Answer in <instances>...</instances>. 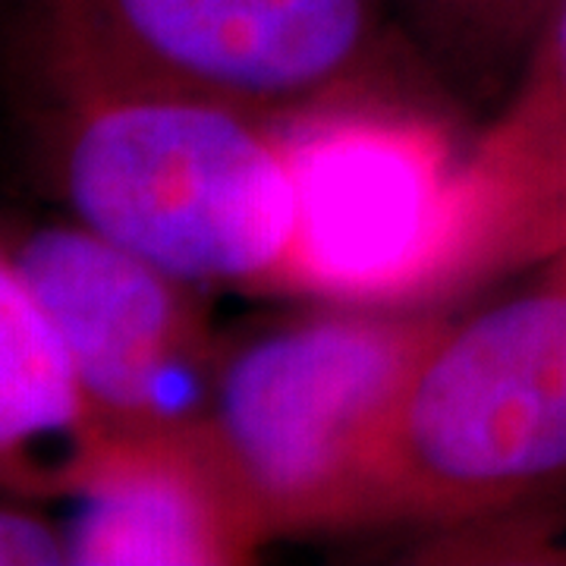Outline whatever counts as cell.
<instances>
[{
  "instance_id": "6da1fadb",
  "label": "cell",
  "mask_w": 566,
  "mask_h": 566,
  "mask_svg": "<svg viewBox=\"0 0 566 566\" xmlns=\"http://www.w3.org/2000/svg\"><path fill=\"white\" fill-rule=\"evenodd\" d=\"M25 120L66 218L199 290L303 296L286 120L20 41Z\"/></svg>"
},
{
  "instance_id": "7a4b0ae2",
  "label": "cell",
  "mask_w": 566,
  "mask_h": 566,
  "mask_svg": "<svg viewBox=\"0 0 566 566\" xmlns=\"http://www.w3.org/2000/svg\"><path fill=\"white\" fill-rule=\"evenodd\" d=\"M566 491V281L450 318L406 385L368 526L501 523Z\"/></svg>"
},
{
  "instance_id": "3957f363",
  "label": "cell",
  "mask_w": 566,
  "mask_h": 566,
  "mask_svg": "<svg viewBox=\"0 0 566 566\" xmlns=\"http://www.w3.org/2000/svg\"><path fill=\"white\" fill-rule=\"evenodd\" d=\"M447 322L337 305L223 346L208 419L274 535L368 526L406 385Z\"/></svg>"
},
{
  "instance_id": "277c9868",
  "label": "cell",
  "mask_w": 566,
  "mask_h": 566,
  "mask_svg": "<svg viewBox=\"0 0 566 566\" xmlns=\"http://www.w3.org/2000/svg\"><path fill=\"white\" fill-rule=\"evenodd\" d=\"M22 35L271 120L406 102L390 0H29Z\"/></svg>"
},
{
  "instance_id": "5b68a950",
  "label": "cell",
  "mask_w": 566,
  "mask_h": 566,
  "mask_svg": "<svg viewBox=\"0 0 566 566\" xmlns=\"http://www.w3.org/2000/svg\"><path fill=\"white\" fill-rule=\"evenodd\" d=\"M303 296L438 308L465 145L416 102H359L286 120Z\"/></svg>"
},
{
  "instance_id": "8992f818",
  "label": "cell",
  "mask_w": 566,
  "mask_h": 566,
  "mask_svg": "<svg viewBox=\"0 0 566 566\" xmlns=\"http://www.w3.org/2000/svg\"><path fill=\"white\" fill-rule=\"evenodd\" d=\"M111 434L211 412L223 344L202 290L73 218L0 227Z\"/></svg>"
},
{
  "instance_id": "52a82bcc",
  "label": "cell",
  "mask_w": 566,
  "mask_h": 566,
  "mask_svg": "<svg viewBox=\"0 0 566 566\" xmlns=\"http://www.w3.org/2000/svg\"><path fill=\"white\" fill-rule=\"evenodd\" d=\"M70 501L82 566H237L277 538L208 416L111 434Z\"/></svg>"
},
{
  "instance_id": "ba28073f",
  "label": "cell",
  "mask_w": 566,
  "mask_h": 566,
  "mask_svg": "<svg viewBox=\"0 0 566 566\" xmlns=\"http://www.w3.org/2000/svg\"><path fill=\"white\" fill-rule=\"evenodd\" d=\"M566 214V0H554L501 114L469 142L438 305L542 264Z\"/></svg>"
},
{
  "instance_id": "9c48e42d",
  "label": "cell",
  "mask_w": 566,
  "mask_h": 566,
  "mask_svg": "<svg viewBox=\"0 0 566 566\" xmlns=\"http://www.w3.org/2000/svg\"><path fill=\"white\" fill-rule=\"evenodd\" d=\"M107 438L54 324L0 245V494L70 501Z\"/></svg>"
},
{
  "instance_id": "30bf717a",
  "label": "cell",
  "mask_w": 566,
  "mask_h": 566,
  "mask_svg": "<svg viewBox=\"0 0 566 566\" xmlns=\"http://www.w3.org/2000/svg\"><path fill=\"white\" fill-rule=\"evenodd\" d=\"M554 0H390L416 48L450 70L494 73L526 57Z\"/></svg>"
},
{
  "instance_id": "8fae6325",
  "label": "cell",
  "mask_w": 566,
  "mask_h": 566,
  "mask_svg": "<svg viewBox=\"0 0 566 566\" xmlns=\"http://www.w3.org/2000/svg\"><path fill=\"white\" fill-rule=\"evenodd\" d=\"M70 564L66 528L44 520L29 501H0V566Z\"/></svg>"
},
{
  "instance_id": "7c38bea8",
  "label": "cell",
  "mask_w": 566,
  "mask_h": 566,
  "mask_svg": "<svg viewBox=\"0 0 566 566\" xmlns=\"http://www.w3.org/2000/svg\"><path fill=\"white\" fill-rule=\"evenodd\" d=\"M542 271L547 274H557V277H564L566 281V214L560 227H557V237H554V245H551V252H547V259L538 264Z\"/></svg>"
}]
</instances>
